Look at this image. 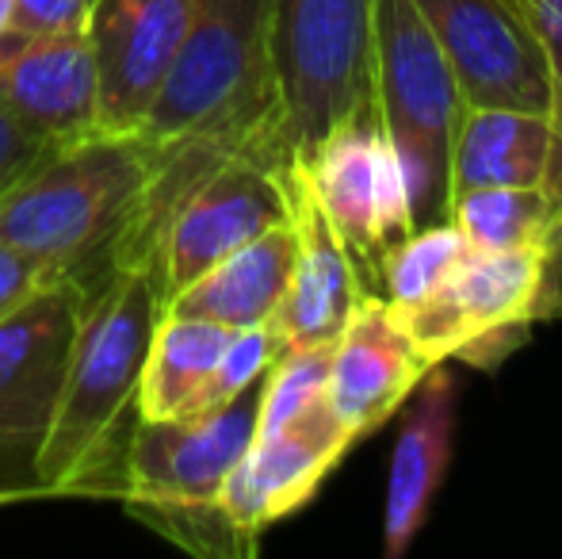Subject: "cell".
<instances>
[{"mask_svg": "<svg viewBox=\"0 0 562 559\" xmlns=\"http://www.w3.org/2000/svg\"><path fill=\"white\" fill-rule=\"evenodd\" d=\"M165 291L154 265L108 272L85 295L50 425L31 456L38 494L119 499L123 448L138 422V383Z\"/></svg>", "mask_w": 562, "mask_h": 559, "instance_id": "1", "label": "cell"}, {"mask_svg": "<svg viewBox=\"0 0 562 559\" xmlns=\"http://www.w3.org/2000/svg\"><path fill=\"white\" fill-rule=\"evenodd\" d=\"M134 135L154 149L207 142L288 165L268 46V0H195L177 62Z\"/></svg>", "mask_w": 562, "mask_h": 559, "instance_id": "2", "label": "cell"}, {"mask_svg": "<svg viewBox=\"0 0 562 559\" xmlns=\"http://www.w3.org/2000/svg\"><path fill=\"white\" fill-rule=\"evenodd\" d=\"M154 172L138 135H92L46 154L0 195V242L92 291L112 272Z\"/></svg>", "mask_w": 562, "mask_h": 559, "instance_id": "3", "label": "cell"}, {"mask_svg": "<svg viewBox=\"0 0 562 559\" xmlns=\"http://www.w3.org/2000/svg\"><path fill=\"white\" fill-rule=\"evenodd\" d=\"M371 100L398 154L414 226L445 223L451 142L467 104L414 0H371Z\"/></svg>", "mask_w": 562, "mask_h": 559, "instance_id": "4", "label": "cell"}, {"mask_svg": "<svg viewBox=\"0 0 562 559\" xmlns=\"http://www.w3.org/2000/svg\"><path fill=\"white\" fill-rule=\"evenodd\" d=\"M280 146L299 161L371 104V0H268Z\"/></svg>", "mask_w": 562, "mask_h": 559, "instance_id": "5", "label": "cell"}, {"mask_svg": "<svg viewBox=\"0 0 562 559\" xmlns=\"http://www.w3.org/2000/svg\"><path fill=\"white\" fill-rule=\"evenodd\" d=\"M548 303V254L528 249H471L459 257L432 295L394 306L409 337L432 365H497L517 349Z\"/></svg>", "mask_w": 562, "mask_h": 559, "instance_id": "6", "label": "cell"}, {"mask_svg": "<svg viewBox=\"0 0 562 559\" xmlns=\"http://www.w3.org/2000/svg\"><path fill=\"white\" fill-rule=\"evenodd\" d=\"M299 169L329 226L345 242L360 283L379 291V265L414 231V211L398 154L379 123L375 100L314 142L299 157Z\"/></svg>", "mask_w": 562, "mask_h": 559, "instance_id": "7", "label": "cell"}, {"mask_svg": "<svg viewBox=\"0 0 562 559\" xmlns=\"http://www.w3.org/2000/svg\"><path fill=\"white\" fill-rule=\"evenodd\" d=\"M260 383L218 411L138 418L123 448L119 499L126 506H207L257 437Z\"/></svg>", "mask_w": 562, "mask_h": 559, "instance_id": "8", "label": "cell"}, {"mask_svg": "<svg viewBox=\"0 0 562 559\" xmlns=\"http://www.w3.org/2000/svg\"><path fill=\"white\" fill-rule=\"evenodd\" d=\"M467 108H551V58L525 0H414Z\"/></svg>", "mask_w": 562, "mask_h": 559, "instance_id": "9", "label": "cell"}, {"mask_svg": "<svg viewBox=\"0 0 562 559\" xmlns=\"http://www.w3.org/2000/svg\"><path fill=\"white\" fill-rule=\"evenodd\" d=\"M89 291L74 280H50L0 318V460L31 463L74 353L77 322Z\"/></svg>", "mask_w": 562, "mask_h": 559, "instance_id": "10", "label": "cell"}, {"mask_svg": "<svg viewBox=\"0 0 562 559\" xmlns=\"http://www.w3.org/2000/svg\"><path fill=\"white\" fill-rule=\"evenodd\" d=\"M195 0H92L85 38L97 66L100 135H134L169 77Z\"/></svg>", "mask_w": 562, "mask_h": 559, "instance_id": "11", "label": "cell"}, {"mask_svg": "<svg viewBox=\"0 0 562 559\" xmlns=\"http://www.w3.org/2000/svg\"><path fill=\"white\" fill-rule=\"evenodd\" d=\"M352 445V433L326 403H318L283 429L252 437L218 491V510L245 537L257 540L268 525L306 506Z\"/></svg>", "mask_w": 562, "mask_h": 559, "instance_id": "12", "label": "cell"}, {"mask_svg": "<svg viewBox=\"0 0 562 559\" xmlns=\"http://www.w3.org/2000/svg\"><path fill=\"white\" fill-rule=\"evenodd\" d=\"M429 368L437 365L417 349L394 303L363 291L329 353L326 406L360 440L406 403Z\"/></svg>", "mask_w": 562, "mask_h": 559, "instance_id": "13", "label": "cell"}, {"mask_svg": "<svg viewBox=\"0 0 562 559\" xmlns=\"http://www.w3.org/2000/svg\"><path fill=\"white\" fill-rule=\"evenodd\" d=\"M0 100L46 146L100 135L97 66L81 35H0Z\"/></svg>", "mask_w": 562, "mask_h": 559, "instance_id": "14", "label": "cell"}, {"mask_svg": "<svg viewBox=\"0 0 562 559\" xmlns=\"http://www.w3.org/2000/svg\"><path fill=\"white\" fill-rule=\"evenodd\" d=\"M283 185H288V223L295 234V261H291L288 291H283L268 326L276 329L283 349L334 345L368 288L360 283V272H356L345 242L329 226L326 211L314 200L299 161L283 165Z\"/></svg>", "mask_w": 562, "mask_h": 559, "instance_id": "15", "label": "cell"}, {"mask_svg": "<svg viewBox=\"0 0 562 559\" xmlns=\"http://www.w3.org/2000/svg\"><path fill=\"white\" fill-rule=\"evenodd\" d=\"M402 429L394 440L383 502V556L398 559L422 533L451 460L456 433V380L445 365L429 368L409 391Z\"/></svg>", "mask_w": 562, "mask_h": 559, "instance_id": "16", "label": "cell"}, {"mask_svg": "<svg viewBox=\"0 0 562 559\" xmlns=\"http://www.w3.org/2000/svg\"><path fill=\"white\" fill-rule=\"evenodd\" d=\"M551 169V115L525 108H463L448 165L451 200L479 188H543Z\"/></svg>", "mask_w": 562, "mask_h": 559, "instance_id": "17", "label": "cell"}, {"mask_svg": "<svg viewBox=\"0 0 562 559\" xmlns=\"http://www.w3.org/2000/svg\"><path fill=\"white\" fill-rule=\"evenodd\" d=\"M291 261H295V234L291 223H280L211 265L200 280L177 291L165 311L215 322L226 329L268 326L288 291Z\"/></svg>", "mask_w": 562, "mask_h": 559, "instance_id": "18", "label": "cell"}, {"mask_svg": "<svg viewBox=\"0 0 562 559\" xmlns=\"http://www.w3.org/2000/svg\"><path fill=\"white\" fill-rule=\"evenodd\" d=\"M234 329L165 311L138 383V418H188L207 411L211 380Z\"/></svg>", "mask_w": 562, "mask_h": 559, "instance_id": "19", "label": "cell"}, {"mask_svg": "<svg viewBox=\"0 0 562 559\" xmlns=\"http://www.w3.org/2000/svg\"><path fill=\"white\" fill-rule=\"evenodd\" d=\"M448 219L471 249H543L555 238V203L543 188H479L451 200Z\"/></svg>", "mask_w": 562, "mask_h": 559, "instance_id": "20", "label": "cell"}, {"mask_svg": "<svg viewBox=\"0 0 562 559\" xmlns=\"http://www.w3.org/2000/svg\"><path fill=\"white\" fill-rule=\"evenodd\" d=\"M467 254L459 226L445 223L414 226L379 265V295L394 306H414L448 280V272Z\"/></svg>", "mask_w": 562, "mask_h": 559, "instance_id": "21", "label": "cell"}, {"mask_svg": "<svg viewBox=\"0 0 562 559\" xmlns=\"http://www.w3.org/2000/svg\"><path fill=\"white\" fill-rule=\"evenodd\" d=\"M329 353L334 345H303V349H283L272 360V368L260 380L257 437H268L326 403Z\"/></svg>", "mask_w": 562, "mask_h": 559, "instance_id": "22", "label": "cell"}, {"mask_svg": "<svg viewBox=\"0 0 562 559\" xmlns=\"http://www.w3.org/2000/svg\"><path fill=\"white\" fill-rule=\"evenodd\" d=\"M528 15H532L536 31L548 43V58H551V169L543 180V192L555 203V238H551V254H548V299L555 291V283L562 280V0H525ZM548 314V303H543Z\"/></svg>", "mask_w": 562, "mask_h": 559, "instance_id": "23", "label": "cell"}, {"mask_svg": "<svg viewBox=\"0 0 562 559\" xmlns=\"http://www.w3.org/2000/svg\"><path fill=\"white\" fill-rule=\"evenodd\" d=\"M92 0H12L8 31L15 35H81Z\"/></svg>", "mask_w": 562, "mask_h": 559, "instance_id": "24", "label": "cell"}, {"mask_svg": "<svg viewBox=\"0 0 562 559\" xmlns=\"http://www.w3.org/2000/svg\"><path fill=\"white\" fill-rule=\"evenodd\" d=\"M46 154H54V146H46L43 138H35L0 100V195L12 185H20Z\"/></svg>", "mask_w": 562, "mask_h": 559, "instance_id": "25", "label": "cell"}, {"mask_svg": "<svg viewBox=\"0 0 562 559\" xmlns=\"http://www.w3.org/2000/svg\"><path fill=\"white\" fill-rule=\"evenodd\" d=\"M50 280H61V277H54V272L46 269V265H38L35 257L20 254V249L0 242V318H8L15 306L27 303V299Z\"/></svg>", "mask_w": 562, "mask_h": 559, "instance_id": "26", "label": "cell"}, {"mask_svg": "<svg viewBox=\"0 0 562 559\" xmlns=\"http://www.w3.org/2000/svg\"><path fill=\"white\" fill-rule=\"evenodd\" d=\"M31 494H38V487H15V491H0V506H8V502H20V499H31Z\"/></svg>", "mask_w": 562, "mask_h": 559, "instance_id": "27", "label": "cell"}, {"mask_svg": "<svg viewBox=\"0 0 562 559\" xmlns=\"http://www.w3.org/2000/svg\"><path fill=\"white\" fill-rule=\"evenodd\" d=\"M8 15H12V0H0V35L8 31Z\"/></svg>", "mask_w": 562, "mask_h": 559, "instance_id": "28", "label": "cell"}]
</instances>
